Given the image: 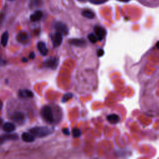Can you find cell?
<instances>
[{
    "mask_svg": "<svg viewBox=\"0 0 159 159\" xmlns=\"http://www.w3.org/2000/svg\"><path fill=\"white\" fill-rule=\"evenodd\" d=\"M29 132L34 136L35 137L42 138L50 135L52 133V131L51 129L48 127L40 126L31 128L29 129Z\"/></svg>",
    "mask_w": 159,
    "mask_h": 159,
    "instance_id": "1",
    "label": "cell"
},
{
    "mask_svg": "<svg viewBox=\"0 0 159 159\" xmlns=\"http://www.w3.org/2000/svg\"><path fill=\"white\" fill-rule=\"evenodd\" d=\"M41 115L44 120L49 123L54 121V115H53L52 109L49 106H44L41 109Z\"/></svg>",
    "mask_w": 159,
    "mask_h": 159,
    "instance_id": "2",
    "label": "cell"
},
{
    "mask_svg": "<svg viewBox=\"0 0 159 159\" xmlns=\"http://www.w3.org/2000/svg\"><path fill=\"white\" fill-rule=\"evenodd\" d=\"M11 119L16 123L21 125L25 123L26 120V117L23 112L16 111L12 115Z\"/></svg>",
    "mask_w": 159,
    "mask_h": 159,
    "instance_id": "3",
    "label": "cell"
},
{
    "mask_svg": "<svg viewBox=\"0 0 159 159\" xmlns=\"http://www.w3.org/2000/svg\"><path fill=\"white\" fill-rule=\"evenodd\" d=\"M19 137L17 134H8L0 136V145L9 141L18 140Z\"/></svg>",
    "mask_w": 159,
    "mask_h": 159,
    "instance_id": "4",
    "label": "cell"
},
{
    "mask_svg": "<svg viewBox=\"0 0 159 159\" xmlns=\"http://www.w3.org/2000/svg\"><path fill=\"white\" fill-rule=\"evenodd\" d=\"M44 65L47 68L55 70L58 66V61L56 58L52 57L46 60L44 63Z\"/></svg>",
    "mask_w": 159,
    "mask_h": 159,
    "instance_id": "5",
    "label": "cell"
},
{
    "mask_svg": "<svg viewBox=\"0 0 159 159\" xmlns=\"http://www.w3.org/2000/svg\"><path fill=\"white\" fill-rule=\"evenodd\" d=\"M62 34L61 32H57L52 37V41L55 47H58L61 45L62 42Z\"/></svg>",
    "mask_w": 159,
    "mask_h": 159,
    "instance_id": "6",
    "label": "cell"
},
{
    "mask_svg": "<svg viewBox=\"0 0 159 159\" xmlns=\"http://www.w3.org/2000/svg\"><path fill=\"white\" fill-rule=\"evenodd\" d=\"M95 35L97 36L98 40L102 41V40L105 37L106 34V29L101 26H96L94 29Z\"/></svg>",
    "mask_w": 159,
    "mask_h": 159,
    "instance_id": "7",
    "label": "cell"
},
{
    "mask_svg": "<svg viewBox=\"0 0 159 159\" xmlns=\"http://www.w3.org/2000/svg\"><path fill=\"white\" fill-rule=\"evenodd\" d=\"M69 44L71 45L75 46V47H83L87 45V42L84 39H72L69 41Z\"/></svg>",
    "mask_w": 159,
    "mask_h": 159,
    "instance_id": "8",
    "label": "cell"
},
{
    "mask_svg": "<svg viewBox=\"0 0 159 159\" xmlns=\"http://www.w3.org/2000/svg\"><path fill=\"white\" fill-rule=\"evenodd\" d=\"M55 28L57 32H61L62 34H67L68 33V28L67 26L62 23H57L55 24Z\"/></svg>",
    "mask_w": 159,
    "mask_h": 159,
    "instance_id": "9",
    "label": "cell"
},
{
    "mask_svg": "<svg viewBox=\"0 0 159 159\" xmlns=\"http://www.w3.org/2000/svg\"><path fill=\"white\" fill-rule=\"evenodd\" d=\"M37 48L40 53L41 54V55L44 56L47 55L49 52V50L47 48V47H46V45L44 42H39L37 44Z\"/></svg>",
    "mask_w": 159,
    "mask_h": 159,
    "instance_id": "10",
    "label": "cell"
},
{
    "mask_svg": "<svg viewBox=\"0 0 159 159\" xmlns=\"http://www.w3.org/2000/svg\"><path fill=\"white\" fill-rule=\"evenodd\" d=\"M21 137L23 141L26 142H32L35 140V136H33L31 132H24Z\"/></svg>",
    "mask_w": 159,
    "mask_h": 159,
    "instance_id": "11",
    "label": "cell"
},
{
    "mask_svg": "<svg viewBox=\"0 0 159 159\" xmlns=\"http://www.w3.org/2000/svg\"><path fill=\"white\" fill-rule=\"evenodd\" d=\"M3 129L6 132H12L16 129V125L12 123H6L3 125Z\"/></svg>",
    "mask_w": 159,
    "mask_h": 159,
    "instance_id": "12",
    "label": "cell"
},
{
    "mask_svg": "<svg viewBox=\"0 0 159 159\" xmlns=\"http://www.w3.org/2000/svg\"><path fill=\"white\" fill-rule=\"evenodd\" d=\"M19 95L23 98H27L33 97L34 94L29 90H21L19 91Z\"/></svg>",
    "mask_w": 159,
    "mask_h": 159,
    "instance_id": "13",
    "label": "cell"
},
{
    "mask_svg": "<svg viewBox=\"0 0 159 159\" xmlns=\"http://www.w3.org/2000/svg\"><path fill=\"white\" fill-rule=\"evenodd\" d=\"M107 120L112 124H116L119 122V116L115 114H112L107 116Z\"/></svg>",
    "mask_w": 159,
    "mask_h": 159,
    "instance_id": "14",
    "label": "cell"
},
{
    "mask_svg": "<svg viewBox=\"0 0 159 159\" xmlns=\"http://www.w3.org/2000/svg\"><path fill=\"white\" fill-rule=\"evenodd\" d=\"M42 12L41 11H36L34 14H32L30 16V19L32 22H36L39 21V20L42 18Z\"/></svg>",
    "mask_w": 159,
    "mask_h": 159,
    "instance_id": "15",
    "label": "cell"
},
{
    "mask_svg": "<svg viewBox=\"0 0 159 159\" xmlns=\"http://www.w3.org/2000/svg\"><path fill=\"white\" fill-rule=\"evenodd\" d=\"M28 39V34L25 32H22L21 33H19L17 37L18 41L21 42V43H24L25 41H26Z\"/></svg>",
    "mask_w": 159,
    "mask_h": 159,
    "instance_id": "16",
    "label": "cell"
},
{
    "mask_svg": "<svg viewBox=\"0 0 159 159\" xmlns=\"http://www.w3.org/2000/svg\"><path fill=\"white\" fill-rule=\"evenodd\" d=\"M8 39H9L8 32L6 31L2 34L1 38V43L3 47H6V45H7L8 42Z\"/></svg>",
    "mask_w": 159,
    "mask_h": 159,
    "instance_id": "17",
    "label": "cell"
},
{
    "mask_svg": "<svg viewBox=\"0 0 159 159\" xmlns=\"http://www.w3.org/2000/svg\"><path fill=\"white\" fill-rule=\"evenodd\" d=\"M82 15L85 17L87 18L88 19H93L95 18V14L94 12L89 10V9H85V10H83L82 12Z\"/></svg>",
    "mask_w": 159,
    "mask_h": 159,
    "instance_id": "18",
    "label": "cell"
},
{
    "mask_svg": "<svg viewBox=\"0 0 159 159\" xmlns=\"http://www.w3.org/2000/svg\"><path fill=\"white\" fill-rule=\"evenodd\" d=\"M88 40L91 42V43H96L97 42V41L98 40L97 36L96 35H95L94 34H90L88 36Z\"/></svg>",
    "mask_w": 159,
    "mask_h": 159,
    "instance_id": "19",
    "label": "cell"
},
{
    "mask_svg": "<svg viewBox=\"0 0 159 159\" xmlns=\"http://www.w3.org/2000/svg\"><path fill=\"white\" fill-rule=\"evenodd\" d=\"M73 97V94L72 93H67L64 95V96H63L62 99V101L63 103H65V102H67L69 100H70V99Z\"/></svg>",
    "mask_w": 159,
    "mask_h": 159,
    "instance_id": "20",
    "label": "cell"
},
{
    "mask_svg": "<svg viewBox=\"0 0 159 159\" xmlns=\"http://www.w3.org/2000/svg\"><path fill=\"white\" fill-rule=\"evenodd\" d=\"M72 134L74 137H78L81 136L82 132L78 128H74L72 131Z\"/></svg>",
    "mask_w": 159,
    "mask_h": 159,
    "instance_id": "21",
    "label": "cell"
},
{
    "mask_svg": "<svg viewBox=\"0 0 159 159\" xmlns=\"http://www.w3.org/2000/svg\"><path fill=\"white\" fill-rule=\"evenodd\" d=\"M106 1H107V0H90V1L91 3L96 4H102V3H104V2H106Z\"/></svg>",
    "mask_w": 159,
    "mask_h": 159,
    "instance_id": "22",
    "label": "cell"
},
{
    "mask_svg": "<svg viewBox=\"0 0 159 159\" xmlns=\"http://www.w3.org/2000/svg\"><path fill=\"white\" fill-rule=\"evenodd\" d=\"M104 50L103 49H101L98 50V51H97V55H98V57H102L104 55Z\"/></svg>",
    "mask_w": 159,
    "mask_h": 159,
    "instance_id": "23",
    "label": "cell"
},
{
    "mask_svg": "<svg viewBox=\"0 0 159 159\" xmlns=\"http://www.w3.org/2000/svg\"><path fill=\"white\" fill-rule=\"evenodd\" d=\"M63 133L65 135V136H69L70 135V131L69 129L67 128H65L62 130Z\"/></svg>",
    "mask_w": 159,
    "mask_h": 159,
    "instance_id": "24",
    "label": "cell"
},
{
    "mask_svg": "<svg viewBox=\"0 0 159 159\" xmlns=\"http://www.w3.org/2000/svg\"><path fill=\"white\" fill-rule=\"evenodd\" d=\"M35 56H36L35 55V53L34 52H31L30 54V55H29V57H30L31 59H34L35 58Z\"/></svg>",
    "mask_w": 159,
    "mask_h": 159,
    "instance_id": "25",
    "label": "cell"
},
{
    "mask_svg": "<svg viewBox=\"0 0 159 159\" xmlns=\"http://www.w3.org/2000/svg\"><path fill=\"white\" fill-rule=\"evenodd\" d=\"M117 1H121V2H124V3H127V2H129L130 0H117Z\"/></svg>",
    "mask_w": 159,
    "mask_h": 159,
    "instance_id": "26",
    "label": "cell"
},
{
    "mask_svg": "<svg viewBox=\"0 0 159 159\" xmlns=\"http://www.w3.org/2000/svg\"><path fill=\"white\" fill-rule=\"evenodd\" d=\"M3 106V102L1 101V100H0V110H1V109H2Z\"/></svg>",
    "mask_w": 159,
    "mask_h": 159,
    "instance_id": "27",
    "label": "cell"
},
{
    "mask_svg": "<svg viewBox=\"0 0 159 159\" xmlns=\"http://www.w3.org/2000/svg\"><path fill=\"white\" fill-rule=\"evenodd\" d=\"M3 119L1 117H0V127L1 126L2 124H3Z\"/></svg>",
    "mask_w": 159,
    "mask_h": 159,
    "instance_id": "28",
    "label": "cell"
},
{
    "mask_svg": "<svg viewBox=\"0 0 159 159\" xmlns=\"http://www.w3.org/2000/svg\"><path fill=\"white\" fill-rule=\"evenodd\" d=\"M156 47H157V49H159V41H158V42H157V43L156 44Z\"/></svg>",
    "mask_w": 159,
    "mask_h": 159,
    "instance_id": "29",
    "label": "cell"
},
{
    "mask_svg": "<svg viewBox=\"0 0 159 159\" xmlns=\"http://www.w3.org/2000/svg\"><path fill=\"white\" fill-rule=\"evenodd\" d=\"M23 62H28V60H27V58H23Z\"/></svg>",
    "mask_w": 159,
    "mask_h": 159,
    "instance_id": "30",
    "label": "cell"
},
{
    "mask_svg": "<svg viewBox=\"0 0 159 159\" xmlns=\"http://www.w3.org/2000/svg\"><path fill=\"white\" fill-rule=\"evenodd\" d=\"M79 1H85V0H79Z\"/></svg>",
    "mask_w": 159,
    "mask_h": 159,
    "instance_id": "31",
    "label": "cell"
},
{
    "mask_svg": "<svg viewBox=\"0 0 159 159\" xmlns=\"http://www.w3.org/2000/svg\"><path fill=\"white\" fill-rule=\"evenodd\" d=\"M9 1H13V0H9Z\"/></svg>",
    "mask_w": 159,
    "mask_h": 159,
    "instance_id": "32",
    "label": "cell"
}]
</instances>
